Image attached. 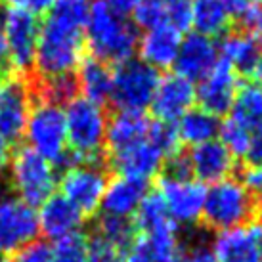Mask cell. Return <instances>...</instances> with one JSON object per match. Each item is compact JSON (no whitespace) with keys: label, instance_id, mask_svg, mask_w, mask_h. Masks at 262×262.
<instances>
[{"label":"cell","instance_id":"1","mask_svg":"<svg viewBox=\"0 0 262 262\" xmlns=\"http://www.w3.org/2000/svg\"><path fill=\"white\" fill-rule=\"evenodd\" d=\"M94 0H54L38 31L35 73L40 82L73 77L84 59V27Z\"/></svg>","mask_w":262,"mask_h":262},{"label":"cell","instance_id":"41","mask_svg":"<svg viewBox=\"0 0 262 262\" xmlns=\"http://www.w3.org/2000/svg\"><path fill=\"white\" fill-rule=\"evenodd\" d=\"M247 161H262V126L251 134V146H249Z\"/></svg>","mask_w":262,"mask_h":262},{"label":"cell","instance_id":"7","mask_svg":"<svg viewBox=\"0 0 262 262\" xmlns=\"http://www.w3.org/2000/svg\"><path fill=\"white\" fill-rule=\"evenodd\" d=\"M205 189L201 182L189 174H176L165 172L157 182L155 193L159 195L161 203L168 214L176 230L184 226H195L201 222L205 205Z\"/></svg>","mask_w":262,"mask_h":262},{"label":"cell","instance_id":"26","mask_svg":"<svg viewBox=\"0 0 262 262\" xmlns=\"http://www.w3.org/2000/svg\"><path fill=\"white\" fill-rule=\"evenodd\" d=\"M233 15L220 0H191L189 2V29L209 38L224 37L230 31Z\"/></svg>","mask_w":262,"mask_h":262},{"label":"cell","instance_id":"9","mask_svg":"<svg viewBox=\"0 0 262 262\" xmlns=\"http://www.w3.org/2000/svg\"><path fill=\"white\" fill-rule=\"evenodd\" d=\"M107 182L110 176L100 163L73 161L59 176V195L66 197L82 216H90L100 211Z\"/></svg>","mask_w":262,"mask_h":262},{"label":"cell","instance_id":"2","mask_svg":"<svg viewBox=\"0 0 262 262\" xmlns=\"http://www.w3.org/2000/svg\"><path fill=\"white\" fill-rule=\"evenodd\" d=\"M140 31L128 15L117 14L105 4L94 0L84 27V46L92 58L107 66H119L134 58Z\"/></svg>","mask_w":262,"mask_h":262},{"label":"cell","instance_id":"4","mask_svg":"<svg viewBox=\"0 0 262 262\" xmlns=\"http://www.w3.org/2000/svg\"><path fill=\"white\" fill-rule=\"evenodd\" d=\"M256 197L237 178H224L205 189L203 220L214 232L230 230L255 219Z\"/></svg>","mask_w":262,"mask_h":262},{"label":"cell","instance_id":"18","mask_svg":"<svg viewBox=\"0 0 262 262\" xmlns=\"http://www.w3.org/2000/svg\"><path fill=\"white\" fill-rule=\"evenodd\" d=\"M219 63V42L214 38L197 35L193 31L184 35L178 56H176V73L186 77L191 82H199Z\"/></svg>","mask_w":262,"mask_h":262},{"label":"cell","instance_id":"40","mask_svg":"<svg viewBox=\"0 0 262 262\" xmlns=\"http://www.w3.org/2000/svg\"><path fill=\"white\" fill-rule=\"evenodd\" d=\"M98 2L105 4V6L111 8L117 14L128 15V17H130V14L134 12V8L140 4V0H98Z\"/></svg>","mask_w":262,"mask_h":262},{"label":"cell","instance_id":"14","mask_svg":"<svg viewBox=\"0 0 262 262\" xmlns=\"http://www.w3.org/2000/svg\"><path fill=\"white\" fill-rule=\"evenodd\" d=\"M195 82L172 71L159 77L149 110L155 121L174 124L191 107H195Z\"/></svg>","mask_w":262,"mask_h":262},{"label":"cell","instance_id":"28","mask_svg":"<svg viewBox=\"0 0 262 262\" xmlns=\"http://www.w3.org/2000/svg\"><path fill=\"white\" fill-rule=\"evenodd\" d=\"M228 117L251 132L262 126V86L256 82L239 84Z\"/></svg>","mask_w":262,"mask_h":262},{"label":"cell","instance_id":"5","mask_svg":"<svg viewBox=\"0 0 262 262\" xmlns=\"http://www.w3.org/2000/svg\"><path fill=\"white\" fill-rule=\"evenodd\" d=\"M6 170L12 193L31 207H38L56 193L58 167L27 146L12 153Z\"/></svg>","mask_w":262,"mask_h":262},{"label":"cell","instance_id":"13","mask_svg":"<svg viewBox=\"0 0 262 262\" xmlns=\"http://www.w3.org/2000/svg\"><path fill=\"white\" fill-rule=\"evenodd\" d=\"M216 262H258L262 258V220L216 232L211 241Z\"/></svg>","mask_w":262,"mask_h":262},{"label":"cell","instance_id":"47","mask_svg":"<svg viewBox=\"0 0 262 262\" xmlns=\"http://www.w3.org/2000/svg\"><path fill=\"white\" fill-rule=\"evenodd\" d=\"M2 71H4V67H2V66H0V80H2V79H4V75H2Z\"/></svg>","mask_w":262,"mask_h":262},{"label":"cell","instance_id":"50","mask_svg":"<svg viewBox=\"0 0 262 262\" xmlns=\"http://www.w3.org/2000/svg\"><path fill=\"white\" fill-rule=\"evenodd\" d=\"M258 262H262V258H260V260H258Z\"/></svg>","mask_w":262,"mask_h":262},{"label":"cell","instance_id":"32","mask_svg":"<svg viewBox=\"0 0 262 262\" xmlns=\"http://www.w3.org/2000/svg\"><path fill=\"white\" fill-rule=\"evenodd\" d=\"M251 134L253 132L228 117L224 123H220L219 140L235 159H247L249 146H251Z\"/></svg>","mask_w":262,"mask_h":262},{"label":"cell","instance_id":"29","mask_svg":"<svg viewBox=\"0 0 262 262\" xmlns=\"http://www.w3.org/2000/svg\"><path fill=\"white\" fill-rule=\"evenodd\" d=\"M134 230L136 232H149V230H167L174 228L172 222L168 220V214L161 203L159 195L155 191H147L144 201L140 203L138 211L132 219Z\"/></svg>","mask_w":262,"mask_h":262},{"label":"cell","instance_id":"33","mask_svg":"<svg viewBox=\"0 0 262 262\" xmlns=\"http://www.w3.org/2000/svg\"><path fill=\"white\" fill-rule=\"evenodd\" d=\"M136 233L134 224L130 220H117V219H102L98 222V233L96 239L107 243L111 247H115L117 251L123 253V249L126 247V243L132 239V235Z\"/></svg>","mask_w":262,"mask_h":262},{"label":"cell","instance_id":"49","mask_svg":"<svg viewBox=\"0 0 262 262\" xmlns=\"http://www.w3.org/2000/svg\"><path fill=\"white\" fill-rule=\"evenodd\" d=\"M0 262H8V260H0Z\"/></svg>","mask_w":262,"mask_h":262},{"label":"cell","instance_id":"30","mask_svg":"<svg viewBox=\"0 0 262 262\" xmlns=\"http://www.w3.org/2000/svg\"><path fill=\"white\" fill-rule=\"evenodd\" d=\"M130 19L142 31L170 25V0H140L130 14Z\"/></svg>","mask_w":262,"mask_h":262},{"label":"cell","instance_id":"17","mask_svg":"<svg viewBox=\"0 0 262 262\" xmlns=\"http://www.w3.org/2000/svg\"><path fill=\"white\" fill-rule=\"evenodd\" d=\"M239 84V75L224 63H219L195 84V102L212 115H224L232 107Z\"/></svg>","mask_w":262,"mask_h":262},{"label":"cell","instance_id":"43","mask_svg":"<svg viewBox=\"0 0 262 262\" xmlns=\"http://www.w3.org/2000/svg\"><path fill=\"white\" fill-rule=\"evenodd\" d=\"M220 2L228 8V12L232 15H243L251 8L247 0H220Z\"/></svg>","mask_w":262,"mask_h":262},{"label":"cell","instance_id":"10","mask_svg":"<svg viewBox=\"0 0 262 262\" xmlns=\"http://www.w3.org/2000/svg\"><path fill=\"white\" fill-rule=\"evenodd\" d=\"M4 44H6V63L15 71V75H25L35 66L40 23L38 17L6 8L0 14Z\"/></svg>","mask_w":262,"mask_h":262},{"label":"cell","instance_id":"42","mask_svg":"<svg viewBox=\"0 0 262 262\" xmlns=\"http://www.w3.org/2000/svg\"><path fill=\"white\" fill-rule=\"evenodd\" d=\"M12 157V144L0 134V172H4Z\"/></svg>","mask_w":262,"mask_h":262},{"label":"cell","instance_id":"37","mask_svg":"<svg viewBox=\"0 0 262 262\" xmlns=\"http://www.w3.org/2000/svg\"><path fill=\"white\" fill-rule=\"evenodd\" d=\"M4 2H6V8H10V10L25 12L33 17L46 15L52 4H54V0H4Z\"/></svg>","mask_w":262,"mask_h":262},{"label":"cell","instance_id":"3","mask_svg":"<svg viewBox=\"0 0 262 262\" xmlns=\"http://www.w3.org/2000/svg\"><path fill=\"white\" fill-rule=\"evenodd\" d=\"M69 155L75 161L98 163L105 151V132L110 115L102 103L75 96L63 105Z\"/></svg>","mask_w":262,"mask_h":262},{"label":"cell","instance_id":"48","mask_svg":"<svg viewBox=\"0 0 262 262\" xmlns=\"http://www.w3.org/2000/svg\"><path fill=\"white\" fill-rule=\"evenodd\" d=\"M260 209H262V197H260Z\"/></svg>","mask_w":262,"mask_h":262},{"label":"cell","instance_id":"16","mask_svg":"<svg viewBox=\"0 0 262 262\" xmlns=\"http://www.w3.org/2000/svg\"><path fill=\"white\" fill-rule=\"evenodd\" d=\"M186 167L191 178L203 186L216 184L224 178H230L235 168V157L228 151L219 138L211 140L201 146L189 147L188 153H184Z\"/></svg>","mask_w":262,"mask_h":262},{"label":"cell","instance_id":"11","mask_svg":"<svg viewBox=\"0 0 262 262\" xmlns=\"http://www.w3.org/2000/svg\"><path fill=\"white\" fill-rule=\"evenodd\" d=\"M37 209L0 188V253H17L38 237Z\"/></svg>","mask_w":262,"mask_h":262},{"label":"cell","instance_id":"15","mask_svg":"<svg viewBox=\"0 0 262 262\" xmlns=\"http://www.w3.org/2000/svg\"><path fill=\"white\" fill-rule=\"evenodd\" d=\"M182 243L178 230L136 232L121 253V262H180Z\"/></svg>","mask_w":262,"mask_h":262},{"label":"cell","instance_id":"27","mask_svg":"<svg viewBox=\"0 0 262 262\" xmlns=\"http://www.w3.org/2000/svg\"><path fill=\"white\" fill-rule=\"evenodd\" d=\"M174 130L178 136V144H186L188 147H195L219 138L220 119L203 107H191L174 123Z\"/></svg>","mask_w":262,"mask_h":262},{"label":"cell","instance_id":"38","mask_svg":"<svg viewBox=\"0 0 262 262\" xmlns=\"http://www.w3.org/2000/svg\"><path fill=\"white\" fill-rule=\"evenodd\" d=\"M180 262H216V258L212 255L211 245H207L203 241H195L182 249Z\"/></svg>","mask_w":262,"mask_h":262},{"label":"cell","instance_id":"21","mask_svg":"<svg viewBox=\"0 0 262 262\" xmlns=\"http://www.w3.org/2000/svg\"><path fill=\"white\" fill-rule=\"evenodd\" d=\"M184 33L172 25H159L142 31L138 38V59L155 71L170 69L176 63V56L182 44Z\"/></svg>","mask_w":262,"mask_h":262},{"label":"cell","instance_id":"8","mask_svg":"<svg viewBox=\"0 0 262 262\" xmlns=\"http://www.w3.org/2000/svg\"><path fill=\"white\" fill-rule=\"evenodd\" d=\"M159 71L146 66L138 58H132L113 67L110 102L117 111H144L149 107L155 88L159 82Z\"/></svg>","mask_w":262,"mask_h":262},{"label":"cell","instance_id":"19","mask_svg":"<svg viewBox=\"0 0 262 262\" xmlns=\"http://www.w3.org/2000/svg\"><path fill=\"white\" fill-rule=\"evenodd\" d=\"M110 159L119 176H126L132 180L149 184L153 178L161 176V172L165 170L168 157L147 136V140L140 142L138 146L119 153L115 157H110Z\"/></svg>","mask_w":262,"mask_h":262},{"label":"cell","instance_id":"25","mask_svg":"<svg viewBox=\"0 0 262 262\" xmlns=\"http://www.w3.org/2000/svg\"><path fill=\"white\" fill-rule=\"evenodd\" d=\"M262 50L245 31H228L219 42L220 63L230 67L237 75L253 73Z\"/></svg>","mask_w":262,"mask_h":262},{"label":"cell","instance_id":"35","mask_svg":"<svg viewBox=\"0 0 262 262\" xmlns=\"http://www.w3.org/2000/svg\"><path fill=\"white\" fill-rule=\"evenodd\" d=\"M243 25H245V33L262 50V6L249 8L243 14Z\"/></svg>","mask_w":262,"mask_h":262},{"label":"cell","instance_id":"24","mask_svg":"<svg viewBox=\"0 0 262 262\" xmlns=\"http://www.w3.org/2000/svg\"><path fill=\"white\" fill-rule=\"evenodd\" d=\"M77 96L86 98L90 102L105 103L111 98L113 84V67L96 58H86L80 61L73 75Z\"/></svg>","mask_w":262,"mask_h":262},{"label":"cell","instance_id":"44","mask_svg":"<svg viewBox=\"0 0 262 262\" xmlns=\"http://www.w3.org/2000/svg\"><path fill=\"white\" fill-rule=\"evenodd\" d=\"M0 66L6 67V44H4V33H2V21H0Z\"/></svg>","mask_w":262,"mask_h":262},{"label":"cell","instance_id":"23","mask_svg":"<svg viewBox=\"0 0 262 262\" xmlns=\"http://www.w3.org/2000/svg\"><path fill=\"white\" fill-rule=\"evenodd\" d=\"M151 128V119L140 111H117L107 121L105 132V151L110 157L126 151L147 140Z\"/></svg>","mask_w":262,"mask_h":262},{"label":"cell","instance_id":"45","mask_svg":"<svg viewBox=\"0 0 262 262\" xmlns=\"http://www.w3.org/2000/svg\"><path fill=\"white\" fill-rule=\"evenodd\" d=\"M253 79H255V82L258 84V86H262V56L258 58V61H256L255 69H253Z\"/></svg>","mask_w":262,"mask_h":262},{"label":"cell","instance_id":"39","mask_svg":"<svg viewBox=\"0 0 262 262\" xmlns=\"http://www.w3.org/2000/svg\"><path fill=\"white\" fill-rule=\"evenodd\" d=\"M90 262H121V251L94 237L90 241Z\"/></svg>","mask_w":262,"mask_h":262},{"label":"cell","instance_id":"6","mask_svg":"<svg viewBox=\"0 0 262 262\" xmlns=\"http://www.w3.org/2000/svg\"><path fill=\"white\" fill-rule=\"evenodd\" d=\"M23 138L27 140V147L48 159L56 167L69 159L67 146L66 113L63 105L40 98L35 102L31 115L25 124Z\"/></svg>","mask_w":262,"mask_h":262},{"label":"cell","instance_id":"31","mask_svg":"<svg viewBox=\"0 0 262 262\" xmlns=\"http://www.w3.org/2000/svg\"><path fill=\"white\" fill-rule=\"evenodd\" d=\"M54 262H90V241L82 233H75L50 245Z\"/></svg>","mask_w":262,"mask_h":262},{"label":"cell","instance_id":"12","mask_svg":"<svg viewBox=\"0 0 262 262\" xmlns=\"http://www.w3.org/2000/svg\"><path fill=\"white\" fill-rule=\"evenodd\" d=\"M33 105L35 96L25 75H10L0 80V134L10 144L23 138Z\"/></svg>","mask_w":262,"mask_h":262},{"label":"cell","instance_id":"34","mask_svg":"<svg viewBox=\"0 0 262 262\" xmlns=\"http://www.w3.org/2000/svg\"><path fill=\"white\" fill-rule=\"evenodd\" d=\"M12 262H54L52 260V249L44 241H33L27 247L14 253Z\"/></svg>","mask_w":262,"mask_h":262},{"label":"cell","instance_id":"20","mask_svg":"<svg viewBox=\"0 0 262 262\" xmlns=\"http://www.w3.org/2000/svg\"><path fill=\"white\" fill-rule=\"evenodd\" d=\"M84 219L86 216H82L73 205L59 193L48 197L37 209L38 232L52 243L75 235V233H80L82 226H84Z\"/></svg>","mask_w":262,"mask_h":262},{"label":"cell","instance_id":"22","mask_svg":"<svg viewBox=\"0 0 262 262\" xmlns=\"http://www.w3.org/2000/svg\"><path fill=\"white\" fill-rule=\"evenodd\" d=\"M146 193L147 184L117 174L115 178H111L107 182V188L103 191L102 205H100L98 212H100L102 219L130 220L132 222Z\"/></svg>","mask_w":262,"mask_h":262},{"label":"cell","instance_id":"36","mask_svg":"<svg viewBox=\"0 0 262 262\" xmlns=\"http://www.w3.org/2000/svg\"><path fill=\"white\" fill-rule=\"evenodd\" d=\"M241 182L255 197H262V161H249L243 168Z\"/></svg>","mask_w":262,"mask_h":262},{"label":"cell","instance_id":"46","mask_svg":"<svg viewBox=\"0 0 262 262\" xmlns=\"http://www.w3.org/2000/svg\"><path fill=\"white\" fill-rule=\"evenodd\" d=\"M249 6H262V0H247Z\"/></svg>","mask_w":262,"mask_h":262}]
</instances>
